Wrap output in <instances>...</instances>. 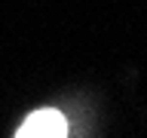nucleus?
Here are the masks:
<instances>
[{"label":"nucleus","instance_id":"1","mask_svg":"<svg viewBox=\"0 0 147 138\" xmlns=\"http://www.w3.org/2000/svg\"><path fill=\"white\" fill-rule=\"evenodd\" d=\"M16 138H67V126L58 110H37L22 123Z\"/></svg>","mask_w":147,"mask_h":138}]
</instances>
